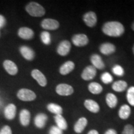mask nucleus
Segmentation results:
<instances>
[{
    "label": "nucleus",
    "mask_w": 134,
    "mask_h": 134,
    "mask_svg": "<svg viewBox=\"0 0 134 134\" xmlns=\"http://www.w3.org/2000/svg\"><path fill=\"white\" fill-rule=\"evenodd\" d=\"M102 31L106 36L112 37H119L124 34L125 28L119 21H108L102 27Z\"/></svg>",
    "instance_id": "nucleus-1"
},
{
    "label": "nucleus",
    "mask_w": 134,
    "mask_h": 134,
    "mask_svg": "<svg viewBox=\"0 0 134 134\" xmlns=\"http://www.w3.org/2000/svg\"><path fill=\"white\" fill-rule=\"evenodd\" d=\"M26 10L33 17H42L46 14V11L42 6L36 2H31L26 7Z\"/></svg>",
    "instance_id": "nucleus-2"
},
{
    "label": "nucleus",
    "mask_w": 134,
    "mask_h": 134,
    "mask_svg": "<svg viewBox=\"0 0 134 134\" xmlns=\"http://www.w3.org/2000/svg\"><path fill=\"white\" fill-rule=\"evenodd\" d=\"M55 91L60 96H68L74 93V89L71 85L66 83H61L57 86Z\"/></svg>",
    "instance_id": "nucleus-3"
},
{
    "label": "nucleus",
    "mask_w": 134,
    "mask_h": 134,
    "mask_svg": "<svg viewBox=\"0 0 134 134\" xmlns=\"http://www.w3.org/2000/svg\"><path fill=\"white\" fill-rule=\"evenodd\" d=\"M18 98L23 101H32L36 98V94L31 90L23 88L18 91Z\"/></svg>",
    "instance_id": "nucleus-4"
},
{
    "label": "nucleus",
    "mask_w": 134,
    "mask_h": 134,
    "mask_svg": "<svg viewBox=\"0 0 134 134\" xmlns=\"http://www.w3.org/2000/svg\"><path fill=\"white\" fill-rule=\"evenodd\" d=\"M71 41L75 46L78 47H82L88 45L89 38L85 34H76L72 37Z\"/></svg>",
    "instance_id": "nucleus-5"
},
{
    "label": "nucleus",
    "mask_w": 134,
    "mask_h": 134,
    "mask_svg": "<svg viewBox=\"0 0 134 134\" xmlns=\"http://www.w3.org/2000/svg\"><path fill=\"white\" fill-rule=\"evenodd\" d=\"M83 19L85 24L89 27H93L96 26L97 21V15L93 11H89L83 15Z\"/></svg>",
    "instance_id": "nucleus-6"
},
{
    "label": "nucleus",
    "mask_w": 134,
    "mask_h": 134,
    "mask_svg": "<svg viewBox=\"0 0 134 134\" xmlns=\"http://www.w3.org/2000/svg\"><path fill=\"white\" fill-rule=\"evenodd\" d=\"M97 70L92 65H89L85 67V69L83 70L82 72L81 76L82 79L85 80V81H90L94 78V77L96 76Z\"/></svg>",
    "instance_id": "nucleus-7"
},
{
    "label": "nucleus",
    "mask_w": 134,
    "mask_h": 134,
    "mask_svg": "<svg viewBox=\"0 0 134 134\" xmlns=\"http://www.w3.org/2000/svg\"><path fill=\"white\" fill-rule=\"evenodd\" d=\"M71 48V43L68 41L65 40L60 42L58 44V47L57 48V52L58 54L60 55V56H66L68 53H70V50Z\"/></svg>",
    "instance_id": "nucleus-8"
},
{
    "label": "nucleus",
    "mask_w": 134,
    "mask_h": 134,
    "mask_svg": "<svg viewBox=\"0 0 134 134\" xmlns=\"http://www.w3.org/2000/svg\"><path fill=\"white\" fill-rule=\"evenodd\" d=\"M41 26L44 29L53 31L58 29L60 24L59 22L57 20L47 18V19H44L41 22Z\"/></svg>",
    "instance_id": "nucleus-9"
},
{
    "label": "nucleus",
    "mask_w": 134,
    "mask_h": 134,
    "mask_svg": "<svg viewBox=\"0 0 134 134\" xmlns=\"http://www.w3.org/2000/svg\"><path fill=\"white\" fill-rule=\"evenodd\" d=\"M31 75L34 80H36L40 86L44 87L47 84L46 77L38 70H33L31 72Z\"/></svg>",
    "instance_id": "nucleus-10"
},
{
    "label": "nucleus",
    "mask_w": 134,
    "mask_h": 134,
    "mask_svg": "<svg viewBox=\"0 0 134 134\" xmlns=\"http://www.w3.org/2000/svg\"><path fill=\"white\" fill-rule=\"evenodd\" d=\"M90 60H91V62L92 63V66H93L96 69H104V62H103L101 57L99 55L96 54V53L93 54L90 57Z\"/></svg>",
    "instance_id": "nucleus-11"
},
{
    "label": "nucleus",
    "mask_w": 134,
    "mask_h": 134,
    "mask_svg": "<svg viewBox=\"0 0 134 134\" xmlns=\"http://www.w3.org/2000/svg\"><path fill=\"white\" fill-rule=\"evenodd\" d=\"M116 50V47L113 43L110 42L103 43L99 47V51L103 55H109L113 54Z\"/></svg>",
    "instance_id": "nucleus-12"
},
{
    "label": "nucleus",
    "mask_w": 134,
    "mask_h": 134,
    "mask_svg": "<svg viewBox=\"0 0 134 134\" xmlns=\"http://www.w3.org/2000/svg\"><path fill=\"white\" fill-rule=\"evenodd\" d=\"M75 64L72 61H67L60 67L59 72L61 75H66L75 69Z\"/></svg>",
    "instance_id": "nucleus-13"
},
{
    "label": "nucleus",
    "mask_w": 134,
    "mask_h": 134,
    "mask_svg": "<svg viewBox=\"0 0 134 134\" xmlns=\"http://www.w3.org/2000/svg\"><path fill=\"white\" fill-rule=\"evenodd\" d=\"M84 105L89 111L93 113H98L100 110V107L98 103L92 99L85 100L84 102Z\"/></svg>",
    "instance_id": "nucleus-14"
},
{
    "label": "nucleus",
    "mask_w": 134,
    "mask_h": 134,
    "mask_svg": "<svg viewBox=\"0 0 134 134\" xmlns=\"http://www.w3.org/2000/svg\"><path fill=\"white\" fill-rule=\"evenodd\" d=\"M18 35L20 37L25 40H29L33 38L34 32L31 29L26 27H21L18 31Z\"/></svg>",
    "instance_id": "nucleus-15"
},
{
    "label": "nucleus",
    "mask_w": 134,
    "mask_h": 134,
    "mask_svg": "<svg viewBox=\"0 0 134 134\" xmlns=\"http://www.w3.org/2000/svg\"><path fill=\"white\" fill-rule=\"evenodd\" d=\"M20 52L25 59L29 61L32 60L35 57V53L34 50L27 46H22L20 48Z\"/></svg>",
    "instance_id": "nucleus-16"
},
{
    "label": "nucleus",
    "mask_w": 134,
    "mask_h": 134,
    "mask_svg": "<svg viewBox=\"0 0 134 134\" xmlns=\"http://www.w3.org/2000/svg\"><path fill=\"white\" fill-rule=\"evenodd\" d=\"M4 69L8 73L11 75H15L18 73V69L16 65L10 60H5L3 63Z\"/></svg>",
    "instance_id": "nucleus-17"
},
{
    "label": "nucleus",
    "mask_w": 134,
    "mask_h": 134,
    "mask_svg": "<svg viewBox=\"0 0 134 134\" xmlns=\"http://www.w3.org/2000/svg\"><path fill=\"white\" fill-rule=\"evenodd\" d=\"M88 124V120L85 117H81L74 125V130L77 133H81Z\"/></svg>",
    "instance_id": "nucleus-18"
},
{
    "label": "nucleus",
    "mask_w": 134,
    "mask_h": 134,
    "mask_svg": "<svg viewBox=\"0 0 134 134\" xmlns=\"http://www.w3.org/2000/svg\"><path fill=\"white\" fill-rule=\"evenodd\" d=\"M47 120V116L46 114L43 113H40L37 114L34 119V124L37 127L42 129L44 127Z\"/></svg>",
    "instance_id": "nucleus-19"
},
{
    "label": "nucleus",
    "mask_w": 134,
    "mask_h": 134,
    "mask_svg": "<svg viewBox=\"0 0 134 134\" xmlns=\"http://www.w3.org/2000/svg\"><path fill=\"white\" fill-rule=\"evenodd\" d=\"M127 86H128V85L126 81L124 80H118V81L114 82L112 85V88L115 92L122 93L126 90Z\"/></svg>",
    "instance_id": "nucleus-20"
},
{
    "label": "nucleus",
    "mask_w": 134,
    "mask_h": 134,
    "mask_svg": "<svg viewBox=\"0 0 134 134\" xmlns=\"http://www.w3.org/2000/svg\"><path fill=\"white\" fill-rule=\"evenodd\" d=\"M31 119V114L27 109L22 110L19 114V120L23 126H27L29 124Z\"/></svg>",
    "instance_id": "nucleus-21"
},
{
    "label": "nucleus",
    "mask_w": 134,
    "mask_h": 134,
    "mask_svg": "<svg viewBox=\"0 0 134 134\" xmlns=\"http://www.w3.org/2000/svg\"><path fill=\"white\" fill-rule=\"evenodd\" d=\"M16 107L13 104H10L6 107L4 109V115L9 120L13 119L16 115Z\"/></svg>",
    "instance_id": "nucleus-22"
},
{
    "label": "nucleus",
    "mask_w": 134,
    "mask_h": 134,
    "mask_svg": "<svg viewBox=\"0 0 134 134\" xmlns=\"http://www.w3.org/2000/svg\"><path fill=\"white\" fill-rule=\"evenodd\" d=\"M131 114V109L129 105L124 104L120 107L119 110V116L123 120L127 119Z\"/></svg>",
    "instance_id": "nucleus-23"
},
{
    "label": "nucleus",
    "mask_w": 134,
    "mask_h": 134,
    "mask_svg": "<svg viewBox=\"0 0 134 134\" xmlns=\"http://www.w3.org/2000/svg\"><path fill=\"white\" fill-rule=\"evenodd\" d=\"M88 90L93 94H99L103 91V86L96 82H91L88 85Z\"/></svg>",
    "instance_id": "nucleus-24"
},
{
    "label": "nucleus",
    "mask_w": 134,
    "mask_h": 134,
    "mask_svg": "<svg viewBox=\"0 0 134 134\" xmlns=\"http://www.w3.org/2000/svg\"><path fill=\"white\" fill-rule=\"evenodd\" d=\"M105 101L110 108H114L118 103L117 96L113 93H108L105 96Z\"/></svg>",
    "instance_id": "nucleus-25"
},
{
    "label": "nucleus",
    "mask_w": 134,
    "mask_h": 134,
    "mask_svg": "<svg viewBox=\"0 0 134 134\" xmlns=\"http://www.w3.org/2000/svg\"><path fill=\"white\" fill-rule=\"evenodd\" d=\"M55 121L56 122L57 126L58 128H60V129L62 130L67 129V127H68V124H67V122L66 120L65 119V118L63 117L61 114L60 115H55L54 117Z\"/></svg>",
    "instance_id": "nucleus-26"
},
{
    "label": "nucleus",
    "mask_w": 134,
    "mask_h": 134,
    "mask_svg": "<svg viewBox=\"0 0 134 134\" xmlns=\"http://www.w3.org/2000/svg\"><path fill=\"white\" fill-rule=\"evenodd\" d=\"M47 109L50 113L55 114V115H62L63 113V109L59 105L55 103H50L47 105Z\"/></svg>",
    "instance_id": "nucleus-27"
},
{
    "label": "nucleus",
    "mask_w": 134,
    "mask_h": 134,
    "mask_svg": "<svg viewBox=\"0 0 134 134\" xmlns=\"http://www.w3.org/2000/svg\"><path fill=\"white\" fill-rule=\"evenodd\" d=\"M126 97L129 104L132 106H134V86H130L127 90Z\"/></svg>",
    "instance_id": "nucleus-28"
},
{
    "label": "nucleus",
    "mask_w": 134,
    "mask_h": 134,
    "mask_svg": "<svg viewBox=\"0 0 134 134\" xmlns=\"http://www.w3.org/2000/svg\"><path fill=\"white\" fill-rule=\"evenodd\" d=\"M41 39L45 45H49L51 43V36L48 32L43 31L41 34Z\"/></svg>",
    "instance_id": "nucleus-29"
},
{
    "label": "nucleus",
    "mask_w": 134,
    "mask_h": 134,
    "mask_svg": "<svg viewBox=\"0 0 134 134\" xmlns=\"http://www.w3.org/2000/svg\"><path fill=\"white\" fill-rule=\"evenodd\" d=\"M100 80L104 84H109L113 81V77L109 72H104L100 76Z\"/></svg>",
    "instance_id": "nucleus-30"
},
{
    "label": "nucleus",
    "mask_w": 134,
    "mask_h": 134,
    "mask_svg": "<svg viewBox=\"0 0 134 134\" xmlns=\"http://www.w3.org/2000/svg\"><path fill=\"white\" fill-rule=\"evenodd\" d=\"M112 71H113L114 74L118 76H122L125 73L124 68L119 65H114L112 69Z\"/></svg>",
    "instance_id": "nucleus-31"
},
{
    "label": "nucleus",
    "mask_w": 134,
    "mask_h": 134,
    "mask_svg": "<svg viewBox=\"0 0 134 134\" xmlns=\"http://www.w3.org/2000/svg\"><path fill=\"white\" fill-rule=\"evenodd\" d=\"M122 134H134V127L130 124L126 125L124 127Z\"/></svg>",
    "instance_id": "nucleus-32"
},
{
    "label": "nucleus",
    "mask_w": 134,
    "mask_h": 134,
    "mask_svg": "<svg viewBox=\"0 0 134 134\" xmlns=\"http://www.w3.org/2000/svg\"><path fill=\"white\" fill-rule=\"evenodd\" d=\"M49 134H63V130L57 126H52L49 130Z\"/></svg>",
    "instance_id": "nucleus-33"
},
{
    "label": "nucleus",
    "mask_w": 134,
    "mask_h": 134,
    "mask_svg": "<svg viewBox=\"0 0 134 134\" xmlns=\"http://www.w3.org/2000/svg\"><path fill=\"white\" fill-rule=\"evenodd\" d=\"M0 134H12V131L9 126L6 125L0 130Z\"/></svg>",
    "instance_id": "nucleus-34"
},
{
    "label": "nucleus",
    "mask_w": 134,
    "mask_h": 134,
    "mask_svg": "<svg viewBox=\"0 0 134 134\" xmlns=\"http://www.w3.org/2000/svg\"><path fill=\"white\" fill-rule=\"evenodd\" d=\"M5 24H6V19L2 15H0V29L3 27Z\"/></svg>",
    "instance_id": "nucleus-35"
},
{
    "label": "nucleus",
    "mask_w": 134,
    "mask_h": 134,
    "mask_svg": "<svg viewBox=\"0 0 134 134\" xmlns=\"http://www.w3.org/2000/svg\"><path fill=\"white\" fill-rule=\"evenodd\" d=\"M104 134H117V133L116 130L113 129H108L104 133Z\"/></svg>",
    "instance_id": "nucleus-36"
},
{
    "label": "nucleus",
    "mask_w": 134,
    "mask_h": 134,
    "mask_svg": "<svg viewBox=\"0 0 134 134\" xmlns=\"http://www.w3.org/2000/svg\"><path fill=\"white\" fill-rule=\"evenodd\" d=\"M88 134H99V133L96 130H91L88 132Z\"/></svg>",
    "instance_id": "nucleus-37"
},
{
    "label": "nucleus",
    "mask_w": 134,
    "mask_h": 134,
    "mask_svg": "<svg viewBox=\"0 0 134 134\" xmlns=\"http://www.w3.org/2000/svg\"><path fill=\"white\" fill-rule=\"evenodd\" d=\"M132 29L134 31V21L133 22V23H132Z\"/></svg>",
    "instance_id": "nucleus-38"
},
{
    "label": "nucleus",
    "mask_w": 134,
    "mask_h": 134,
    "mask_svg": "<svg viewBox=\"0 0 134 134\" xmlns=\"http://www.w3.org/2000/svg\"><path fill=\"white\" fill-rule=\"evenodd\" d=\"M132 51H133V55H134V45H133V48H132Z\"/></svg>",
    "instance_id": "nucleus-39"
},
{
    "label": "nucleus",
    "mask_w": 134,
    "mask_h": 134,
    "mask_svg": "<svg viewBox=\"0 0 134 134\" xmlns=\"http://www.w3.org/2000/svg\"><path fill=\"white\" fill-rule=\"evenodd\" d=\"M0 36H1V33H0Z\"/></svg>",
    "instance_id": "nucleus-40"
}]
</instances>
